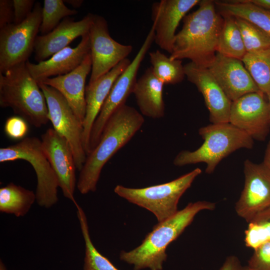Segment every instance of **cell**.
I'll list each match as a JSON object with an SVG mask.
<instances>
[{
	"label": "cell",
	"mask_w": 270,
	"mask_h": 270,
	"mask_svg": "<svg viewBox=\"0 0 270 270\" xmlns=\"http://www.w3.org/2000/svg\"><path fill=\"white\" fill-rule=\"evenodd\" d=\"M92 68V57L90 52L82 62L69 73L38 82L50 86L60 92L82 124L86 113V80Z\"/></svg>",
	"instance_id": "d6986e66"
},
{
	"label": "cell",
	"mask_w": 270,
	"mask_h": 270,
	"mask_svg": "<svg viewBox=\"0 0 270 270\" xmlns=\"http://www.w3.org/2000/svg\"><path fill=\"white\" fill-rule=\"evenodd\" d=\"M254 4L270 10V0H249Z\"/></svg>",
	"instance_id": "8d00e7d4"
},
{
	"label": "cell",
	"mask_w": 270,
	"mask_h": 270,
	"mask_svg": "<svg viewBox=\"0 0 270 270\" xmlns=\"http://www.w3.org/2000/svg\"><path fill=\"white\" fill-rule=\"evenodd\" d=\"M198 134L204 140L202 144L194 151L184 150L174 160L177 166L204 162L205 172H214L221 160L240 148L251 149L254 140L247 134L230 122L211 124L200 128Z\"/></svg>",
	"instance_id": "5b68a950"
},
{
	"label": "cell",
	"mask_w": 270,
	"mask_h": 270,
	"mask_svg": "<svg viewBox=\"0 0 270 270\" xmlns=\"http://www.w3.org/2000/svg\"><path fill=\"white\" fill-rule=\"evenodd\" d=\"M164 85L154 75L152 67L137 80L132 93L142 115L154 119L164 116Z\"/></svg>",
	"instance_id": "7402d4cb"
},
{
	"label": "cell",
	"mask_w": 270,
	"mask_h": 270,
	"mask_svg": "<svg viewBox=\"0 0 270 270\" xmlns=\"http://www.w3.org/2000/svg\"><path fill=\"white\" fill-rule=\"evenodd\" d=\"M38 83L44 94L49 120L54 129L69 143L76 169L80 172L87 156L83 144V124L60 92L50 86Z\"/></svg>",
	"instance_id": "30bf717a"
},
{
	"label": "cell",
	"mask_w": 270,
	"mask_h": 270,
	"mask_svg": "<svg viewBox=\"0 0 270 270\" xmlns=\"http://www.w3.org/2000/svg\"><path fill=\"white\" fill-rule=\"evenodd\" d=\"M4 132L10 138L22 139L28 132L27 122L19 116L8 118L4 124Z\"/></svg>",
	"instance_id": "d6a6232c"
},
{
	"label": "cell",
	"mask_w": 270,
	"mask_h": 270,
	"mask_svg": "<svg viewBox=\"0 0 270 270\" xmlns=\"http://www.w3.org/2000/svg\"><path fill=\"white\" fill-rule=\"evenodd\" d=\"M130 62L128 58L124 59L110 72L94 82H88L86 86V113L83 123V144L86 155L90 152V136L94 122L114 82Z\"/></svg>",
	"instance_id": "44dd1931"
},
{
	"label": "cell",
	"mask_w": 270,
	"mask_h": 270,
	"mask_svg": "<svg viewBox=\"0 0 270 270\" xmlns=\"http://www.w3.org/2000/svg\"><path fill=\"white\" fill-rule=\"evenodd\" d=\"M266 98H267V100H268V106H269V108H270V90L266 94Z\"/></svg>",
	"instance_id": "ab89813d"
},
{
	"label": "cell",
	"mask_w": 270,
	"mask_h": 270,
	"mask_svg": "<svg viewBox=\"0 0 270 270\" xmlns=\"http://www.w3.org/2000/svg\"><path fill=\"white\" fill-rule=\"evenodd\" d=\"M90 50L88 33L82 37L80 42L75 48L68 46L44 61L38 64L27 61L26 64L31 76L38 82L72 72L82 62Z\"/></svg>",
	"instance_id": "ffe728a7"
},
{
	"label": "cell",
	"mask_w": 270,
	"mask_h": 270,
	"mask_svg": "<svg viewBox=\"0 0 270 270\" xmlns=\"http://www.w3.org/2000/svg\"><path fill=\"white\" fill-rule=\"evenodd\" d=\"M234 18L246 52H255L270 47V37L261 29L243 18Z\"/></svg>",
	"instance_id": "4dcf8cb0"
},
{
	"label": "cell",
	"mask_w": 270,
	"mask_h": 270,
	"mask_svg": "<svg viewBox=\"0 0 270 270\" xmlns=\"http://www.w3.org/2000/svg\"><path fill=\"white\" fill-rule=\"evenodd\" d=\"M14 18L13 24H19L32 12L35 5L34 0H12Z\"/></svg>",
	"instance_id": "836d02e7"
},
{
	"label": "cell",
	"mask_w": 270,
	"mask_h": 270,
	"mask_svg": "<svg viewBox=\"0 0 270 270\" xmlns=\"http://www.w3.org/2000/svg\"><path fill=\"white\" fill-rule=\"evenodd\" d=\"M64 2L72 6V7L74 8H79L82 6L84 2V0H64Z\"/></svg>",
	"instance_id": "f35d334b"
},
{
	"label": "cell",
	"mask_w": 270,
	"mask_h": 270,
	"mask_svg": "<svg viewBox=\"0 0 270 270\" xmlns=\"http://www.w3.org/2000/svg\"><path fill=\"white\" fill-rule=\"evenodd\" d=\"M22 160L32 166L37 178L36 192L38 204L50 208L58 201L59 187L56 174L44 150L41 140L36 137H27L19 142L0 148L2 163Z\"/></svg>",
	"instance_id": "52a82bcc"
},
{
	"label": "cell",
	"mask_w": 270,
	"mask_h": 270,
	"mask_svg": "<svg viewBox=\"0 0 270 270\" xmlns=\"http://www.w3.org/2000/svg\"><path fill=\"white\" fill-rule=\"evenodd\" d=\"M44 150L56 176L64 197L76 203L74 194L77 184L73 152L67 140L54 128L41 136Z\"/></svg>",
	"instance_id": "5bb4252c"
},
{
	"label": "cell",
	"mask_w": 270,
	"mask_h": 270,
	"mask_svg": "<svg viewBox=\"0 0 270 270\" xmlns=\"http://www.w3.org/2000/svg\"><path fill=\"white\" fill-rule=\"evenodd\" d=\"M200 0H161L152 6L154 40L162 49L172 52L176 31L186 13Z\"/></svg>",
	"instance_id": "2e32d148"
},
{
	"label": "cell",
	"mask_w": 270,
	"mask_h": 270,
	"mask_svg": "<svg viewBox=\"0 0 270 270\" xmlns=\"http://www.w3.org/2000/svg\"><path fill=\"white\" fill-rule=\"evenodd\" d=\"M0 270H8L2 262L0 260Z\"/></svg>",
	"instance_id": "60d3db41"
},
{
	"label": "cell",
	"mask_w": 270,
	"mask_h": 270,
	"mask_svg": "<svg viewBox=\"0 0 270 270\" xmlns=\"http://www.w3.org/2000/svg\"><path fill=\"white\" fill-rule=\"evenodd\" d=\"M223 23L220 34L216 53L242 60L246 54L240 32L234 16L221 14Z\"/></svg>",
	"instance_id": "d4e9b609"
},
{
	"label": "cell",
	"mask_w": 270,
	"mask_h": 270,
	"mask_svg": "<svg viewBox=\"0 0 270 270\" xmlns=\"http://www.w3.org/2000/svg\"><path fill=\"white\" fill-rule=\"evenodd\" d=\"M214 4L220 13L248 20L270 37V10L257 6L249 0H216Z\"/></svg>",
	"instance_id": "603a6c76"
},
{
	"label": "cell",
	"mask_w": 270,
	"mask_h": 270,
	"mask_svg": "<svg viewBox=\"0 0 270 270\" xmlns=\"http://www.w3.org/2000/svg\"><path fill=\"white\" fill-rule=\"evenodd\" d=\"M75 205L85 245L83 270H119L96 249L90 238L86 214L78 204Z\"/></svg>",
	"instance_id": "4316f807"
},
{
	"label": "cell",
	"mask_w": 270,
	"mask_h": 270,
	"mask_svg": "<svg viewBox=\"0 0 270 270\" xmlns=\"http://www.w3.org/2000/svg\"><path fill=\"white\" fill-rule=\"evenodd\" d=\"M144 122L142 115L126 104L112 113L105 125L96 146L87 155L80 172L76 187L82 194L96 190L104 166L140 130Z\"/></svg>",
	"instance_id": "7a4b0ae2"
},
{
	"label": "cell",
	"mask_w": 270,
	"mask_h": 270,
	"mask_svg": "<svg viewBox=\"0 0 270 270\" xmlns=\"http://www.w3.org/2000/svg\"><path fill=\"white\" fill-rule=\"evenodd\" d=\"M248 263L247 266L253 270H270V242L254 249Z\"/></svg>",
	"instance_id": "1f68e13d"
},
{
	"label": "cell",
	"mask_w": 270,
	"mask_h": 270,
	"mask_svg": "<svg viewBox=\"0 0 270 270\" xmlns=\"http://www.w3.org/2000/svg\"><path fill=\"white\" fill-rule=\"evenodd\" d=\"M42 10L40 4L36 2L22 22L0 29V74L28 61L40 31Z\"/></svg>",
	"instance_id": "ba28073f"
},
{
	"label": "cell",
	"mask_w": 270,
	"mask_h": 270,
	"mask_svg": "<svg viewBox=\"0 0 270 270\" xmlns=\"http://www.w3.org/2000/svg\"><path fill=\"white\" fill-rule=\"evenodd\" d=\"M185 75L202 94L212 124L229 122L232 102L208 69L190 62L184 66Z\"/></svg>",
	"instance_id": "9a60e30c"
},
{
	"label": "cell",
	"mask_w": 270,
	"mask_h": 270,
	"mask_svg": "<svg viewBox=\"0 0 270 270\" xmlns=\"http://www.w3.org/2000/svg\"><path fill=\"white\" fill-rule=\"evenodd\" d=\"M229 122L253 140L264 141L270 131V111L262 92L246 94L232 102Z\"/></svg>",
	"instance_id": "4fadbf2b"
},
{
	"label": "cell",
	"mask_w": 270,
	"mask_h": 270,
	"mask_svg": "<svg viewBox=\"0 0 270 270\" xmlns=\"http://www.w3.org/2000/svg\"><path fill=\"white\" fill-rule=\"evenodd\" d=\"M14 11L12 0H0V29L13 23Z\"/></svg>",
	"instance_id": "e575fe53"
},
{
	"label": "cell",
	"mask_w": 270,
	"mask_h": 270,
	"mask_svg": "<svg viewBox=\"0 0 270 270\" xmlns=\"http://www.w3.org/2000/svg\"><path fill=\"white\" fill-rule=\"evenodd\" d=\"M36 200L32 190L12 182L0 188V211L16 217L25 216Z\"/></svg>",
	"instance_id": "cb8c5ba5"
},
{
	"label": "cell",
	"mask_w": 270,
	"mask_h": 270,
	"mask_svg": "<svg viewBox=\"0 0 270 270\" xmlns=\"http://www.w3.org/2000/svg\"><path fill=\"white\" fill-rule=\"evenodd\" d=\"M202 172L197 168L170 182L143 188L117 185L114 192L130 202L152 212L161 222L178 212L180 198Z\"/></svg>",
	"instance_id": "8992f818"
},
{
	"label": "cell",
	"mask_w": 270,
	"mask_h": 270,
	"mask_svg": "<svg viewBox=\"0 0 270 270\" xmlns=\"http://www.w3.org/2000/svg\"><path fill=\"white\" fill-rule=\"evenodd\" d=\"M148 54L153 72L164 84H174L183 80L186 75L182 60H172L158 50Z\"/></svg>",
	"instance_id": "83f0119b"
},
{
	"label": "cell",
	"mask_w": 270,
	"mask_h": 270,
	"mask_svg": "<svg viewBox=\"0 0 270 270\" xmlns=\"http://www.w3.org/2000/svg\"><path fill=\"white\" fill-rule=\"evenodd\" d=\"M243 270H253L251 269L248 266H244Z\"/></svg>",
	"instance_id": "b9f144b4"
},
{
	"label": "cell",
	"mask_w": 270,
	"mask_h": 270,
	"mask_svg": "<svg viewBox=\"0 0 270 270\" xmlns=\"http://www.w3.org/2000/svg\"><path fill=\"white\" fill-rule=\"evenodd\" d=\"M243 268L239 258L230 255L226 257L219 270H243Z\"/></svg>",
	"instance_id": "d590c367"
},
{
	"label": "cell",
	"mask_w": 270,
	"mask_h": 270,
	"mask_svg": "<svg viewBox=\"0 0 270 270\" xmlns=\"http://www.w3.org/2000/svg\"><path fill=\"white\" fill-rule=\"evenodd\" d=\"M244 231V243L253 250L270 242V207L258 214L248 222Z\"/></svg>",
	"instance_id": "f1b7e54d"
},
{
	"label": "cell",
	"mask_w": 270,
	"mask_h": 270,
	"mask_svg": "<svg viewBox=\"0 0 270 270\" xmlns=\"http://www.w3.org/2000/svg\"><path fill=\"white\" fill-rule=\"evenodd\" d=\"M216 207L215 202L206 200L189 203L172 216L156 224L139 246L130 251H121L120 260L132 265L134 270H162L168 246L191 224L199 212L213 210Z\"/></svg>",
	"instance_id": "3957f363"
},
{
	"label": "cell",
	"mask_w": 270,
	"mask_h": 270,
	"mask_svg": "<svg viewBox=\"0 0 270 270\" xmlns=\"http://www.w3.org/2000/svg\"><path fill=\"white\" fill-rule=\"evenodd\" d=\"M154 38V30L152 26L136 56L114 82L92 126L90 139V152L98 144L104 127L112 113L119 106L126 104L128 96L133 92L139 68Z\"/></svg>",
	"instance_id": "9c48e42d"
},
{
	"label": "cell",
	"mask_w": 270,
	"mask_h": 270,
	"mask_svg": "<svg viewBox=\"0 0 270 270\" xmlns=\"http://www.w3.org/2000/svg\"><path fill=\"white\" fill-rule=\"evenodd\" d=\"M63 0H44L42 10V22L40 28L41 35L54 30L62 19L78 14V11L68 8Z\"/></svg>",
	"instance_id": "f546056e"
},
{
	"label": "cell",
	"mask_w": 270,
	"mask_h": 270,
	"mask_svg": "<svg viewBox=\"0 0 270 270\" xmlns=\"http://www.w3.org/2000/svg\"><path fill=\"white\" fill-rule=\"evenodd\" d=\"M198 5L196 11L183 18L169 57L172 60L189 59L196 65L207 68L216 54L223 17L216 11L214 0H200Z\"/></svg>",
	"instance_id": "6da1fadb"
},
{
	"label": "cell",
	"mask_w": 270,
	"mask_h": 270,
	"mask_svg": "<svg viewBox=\"0 0 270 270\" xmlns=\"http://www.w3.org/2000/svg\"><path fill=\"white\" fill-rule=\"evenodd\" d=\"M242 60L260 90L266 94L270 90V47L246 52Z\"/></svg>",
	"instance_id": "484cf974"
},
{
	"label": "cell",
	"mask_w": 270,
	"mask_h": 270,
	"mask_svg": "<svg viewBox=\"0 0 270 270\" xmlns=\"http://www.w3.org/2000/svg\"><path fill=\"white\" fill-rule=\"evenodd\" d=\"M93 15L88 14L78 21L66 18L50 32L38 36L34 46L36 60L40 62L49 58L77 38L88 34Z\"/></svg>",
	"instance_id": "ac0fdd59"
},
{
	"label": "cell",
	"mask_w": 270,
	"mask_h": 270,
	"mask_svg": "<svg viewBox=\"0 0 270 270\" xmlns=\"http://www.w3.org/2000/svg\"><path fill=\"white\" fill-rule=\"evenodd\" d=\"M88 36L92 61L89 82H92L126 58L132 47L114 40L110 35L106 20L98 14L93 15Z\"/></svg>",
	"instance_id": "8fae6325"
},
{
	"label": "cell",
	"mask_w": 270,
	"mask_h": 270,
	"mask_svg": "<svg viewBox=\"0 0 270 270\" xmlns=\"http://www.w3.org/2000/svg\"><path fill=\"white\" fill-rule=\"evenodd\" d=\"M0 106L13 112L36 128L50 120L44 94L25 63L0 74Z\"/></svg>",
	"instance_id": "277c9868"
},
{
	"label": "cell",
	"mask_w": 270,
	"mask_h": 270,
	"mask_svg": "<svg viewBox=\"0 0 270 270\" xmlns=\"http://www.w3.org/2000/svg\"><path fill=\"white\" fill-rule=\"evenodd\" d=\"M244 184L234 209L248 222L257 214L270 207V170L262 162L246 159L244 163Z\"/></svg>",
	"instance_id": "7c38bea8"
},
{
	"label": "cell",
	"mask_w": 270,
	"mask_h": 270,
	"mask_svg": "<svg viewBox=\"0 0 270 270\" xmlns=\"http://www.w3.org/2000/svg\"><path fill=\"white\" fill-rule=\"evenodd\" d=\"M262 162L270 170V140L265 150Z\"/></svg>",
	"instance_id": "74e56055"
},
{
	"label": "cell",
	"mask_w": 270,
	"mask_h": 270,
	"mask_svg": "<svg viewBox=\"0 0 270 270\" xmlns=\"http://www.w3.org/2000/svg\"><path fill=\"white\" fill-rule=\"evenodd\" d=\"M207 68L232 102L248 93L262 92L242 60L216 53Z\"/></svg>",
	"instance_id": "e0dca14e"
}]
</instances>
